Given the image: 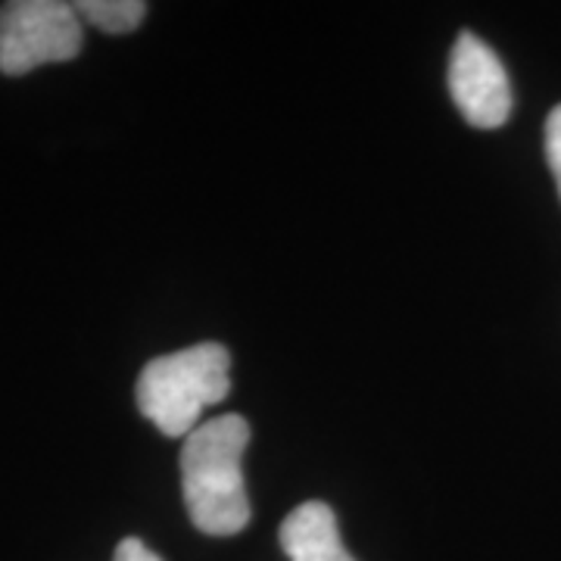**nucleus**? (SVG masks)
I'll use <instances>...</instances> for the list:
<instances>
[{"instance_id": "obj_1", "label": "nucleus", "mask_w": 561, "mask_h": 561, "mask_svg": "<svg viewBox=\"0 0 561 561\" xmlns=\"http://www.w3.org/2000/svg\"><path fill=\"white\" fill-rule=\"evenodd\" d=\"M250 424L241 415L203 421L181 446V493L197 530L209 537H234L250 522L243 486V449Z\"/></svg>"}, {"instance_id": "obj_2", "label": "nucleus", "mask_w": 561, "mask_h": 561, "mask_svg": "<svg viewBox=\"0 0 561 561\" xmlns=\"http://www.w3.org/2000/svg\"><path fill=\"white\" fill-rule=\"evenodd\" d=\"M231 393V353L221 343H197L147 362L135 397L140 415L165 437H191L201 427L203 409Z\"/></svg>"}, {"instance_id": "obj_3", "label": "nucleus", "mask_w": 561, "mask_h": 561, "mask_svg": "<svg viewBox=\"0 0 561 561\" xmlns=\"http://www.w3.org/2000/svg\"><path fill=\"white\" fill-rule=\"evenodd\" d=\"M84 28L76 3L10 0L0 7V72L25 76L47 62L79 57Z\"/></svg>"}, {"instance_id": "obj_4", "label": "nucleus", "mask_w": 561, "mask_h": 561, "mask_svg": "<svg viewBox=\"0 0 561 561\" xmlns=\"http://www.w3.org/2000/svg\"><path fill=\"white\" fill-rule=\"evenodd\" d=\"M449 94L468 125L500 128L512 113V84L493 47L465 32L449 54Z\"/></svg>"}, {"instance_id": "obj_5", "label": "nucleus", "mask_w": 561, "mask_h": 561, "mask_svg": "<svg viewBox=\"0 0 561 561\" xmlns=\"http://www.w3.org/2000/svg\"><path fill=\"white\" fill-rule=\"evenodd\" d=\"M278 540L290 561H356L343 549L337 518L324 502L297 505L280 524Z\"/></svg>"}, {"instance_id": "obj_6", "label": "nucleus", "mask_w": 561, "mask_h": 561, "mask_svg": "<svg viewBox=\"0 0 561 561\" xmlns=\"http://www.w3.org/2000/svg\"><path fill=\"white\" fill-rule=\"evenodd\" d=\"M76 10H79L81 22L101 28L106 35L135 32L147 16V3H140V0H79Z\"/></svg>"}, {"instance_id": "obj_7", "label": "nucleus", "mask_w": 561, "mask_h": 561, "mask_svg": "<svg viewBox=\"0 0 561 561\" xmlns=\"http://www.w3.org/2000/svg\"><path fill=\"white\" fill-rule=\"evenodd\" d=\"M546 160H549V169L556 175V184H559L561 194V103L546 119Z\"/></svg>"}, {"instance_id": "obj_8", "label": "nucleus", "mask_w": 561, "mask_h": 561, "mask_svg": "<svg viewBox=\"0 0 561 561\" xmlns=\"http://www.w3.org/2000/svg\"><path fill=\"white\" fill-rule=\"evenodd\" d=\"M113 561H162L153 549H147L138 537H125V540L116 546V559Z\"/></svg>"}]
</instances>
